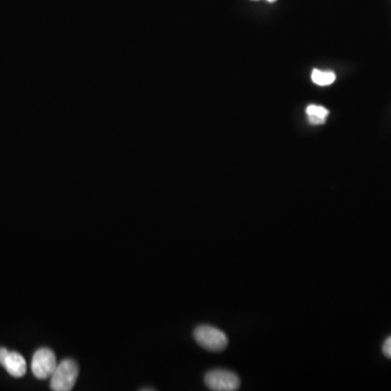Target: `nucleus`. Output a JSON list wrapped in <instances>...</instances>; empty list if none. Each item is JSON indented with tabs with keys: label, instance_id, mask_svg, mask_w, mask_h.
<instances>
[{
	"label": "nucleus",
	"instance_id": "nucleus-1",
	"mask_svg": "<svg viewBox=\"0 0 391 391\" xmlns=\"http://www.w3.org/2000/svg\"><path fill=\"white\" fill-rule=\"evenodd\" d=\"M194 337L198 345L212 353H221L225 350L229 345L226 334L219 328L209 325L198 326L194 330Z\"/></svg>",
	"mask_w": 391,
	"mask_h": 391
},
{
	"label": "nucleus",
	"instance_id": "nucleus-2",
	"mask_svg": "<svg viewBox=\"0 0 391 391\" xmlns=\"http://www.w3.org/2000/svg\"><path fill=\"white\" fill-rule=\"evenodd\" d=\"M78 377V366L73 360H63L58 364L51 376V388L53 391H70Z\"/></svg>",
	"mask_w": 391,
	"mask_h": 391
},
{
	"label": "nucleus",
	"instance_id": "nucleus-3",
	"mask_svg": "<svg viewBox=\"0 0 391 391\" xmlns=\"http://www.w3.org/2000/svg\"><path fill=\"white\" fill-rule=\"evenodd\" d=\"M207 387L213 391H236L241 387V380L235 373L226 370H213L204 377Z\"/></svg>",
	"mask_w": 391,
	"mask_h": 391
},
{
	"label": "nucleus",
	"instance_id": "nucleus-4",
	"mask_svg": "<svg viewBox=\"0 0 391 391\" xmlns=\"http://www.w3.org/2000/svg\"><path fill=\"white\" fill-rule=\"evenodd\" d=\"M32 372L37 380H46L51 377L57 367L55 353L48 348H41L33 355Z\"/></svg>",
	"mask_w": 391,
	"mask_h": 391
},
{
	"label": "nucleus",
	"instance_id": "nucleus-5",
	"mask_svg": "<svg viewBox=\"0 0 391 391\" xmlns=\"http://www.w3.org/2000/svg\"><path fill=\"white\" fill-rule=\"evenodd\" d=\"M6 371L16 378L22 377L26 373V362L24 358L18 353H8L3 363Z\"/></svg>",
	"mask_w": 391,
	"mask_h": 391
},
{
	"label": "nucleus",
	"instance_id": "nucleus-6",
	"mask_svg": "<svg viewBox=\"0 0 391 391\" xmlns=\"http://www.w3.org/2000/svg\"><path fill=\"white\" fill-rule=\"evenodd\" d=\"M308 119L309 122L313 125H320L324 124L326 119H328L330 111L323 105H308L307 110Z\"/></svg>",
	"mask_w": 391,
	"mask_h": 391
},
{
	"label": "nucleus",
	"instance_id": "nucleus-7",
	"mask_svg": "<svg viewBox=\"0 0 391 391\" xmlns=\"http://www.w3.org/2000/svg\"><path fill=\"white\" fill-rule=\"evenodd\" d=\"M311 78L314 84L318 85V86H328V85L333 84L335 82L336 75H335L334 72L320 71V70L314 69L312 71Z\"/></svg>",
	"mask_w": 391,
	"mask_h": 391
},
{
	"label": "nucleus",
	"instance_id": "nucleus-8",
	"mask_svg": "<svg viewBox=\"0 0 391 391\" xmlns=\"http://www.w3.org/2000/svg\"><path fill=\"white\" fill-rule=\"evenodd\" d=\"M382 353L387 358L391 359V336L387 338L384 345H382Z\"/></svg>",
	"mask_w": 391,
	"mask_h": 391
},
{
	"label": "nucleus",
	"instance_id": "nucleus-9",
	"mask_svg": "<svg viewBox=\"0 0 391 391\" xmlns=\"http://www.w3.org/2000/svg\"><path fill=\"white\" fill-rule=\"evenodd\" d=\"M9 351L6 348H0V364L3 365L4 361H5L6 357H7Z\"/></svg>",
	"mask_w": 391,
	"mask_h": 391
},
{
	"label": "nucleus",
	"instance_id": "nucleus-10",
	"mask_svg": "<svg viewBox=\"0 0 391 391\" xmlns=\"http://www.w3.org/2000/svg\"><path fill=\"white\" fill-rule=\"evenodd\" d=\"M254 1H259V0H254ZM266 1H269V3H275L276 0H266Z\"/></svg>",
	"mask_w": 391,
	"mask_h": 391
}]
</instances>
